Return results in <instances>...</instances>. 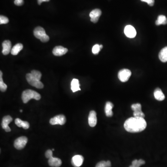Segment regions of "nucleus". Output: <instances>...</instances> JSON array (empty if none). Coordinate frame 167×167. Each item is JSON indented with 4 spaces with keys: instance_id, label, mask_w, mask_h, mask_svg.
Here are the masks:
<instances>
[{
    "instance_id": "nucleus-1",
    "label": "nucleus",
    "mask_w": 167,
    "mask_h": 167,
    "mask_svg": "<svg viewBox=\"0 0 167 167\" xmlns=\"http://www.w3.org/2000/svg\"><path fill=\"white\" fill-rule=\"evenodd\" d=\"M147 126V123L144 118L132 117L126 120L124 128L127 132L130 133H137L144 130Z\"/></svg>"
},
{
    "instance_id": "nucleus-2",
    "label": "nucleus",
    "mask_w": 167,
    "mask_h": 167,
    "mask_svg": "<svg viewBox=\"0 0 167 167\" xmlns=\"http://www.w3.org/2000/svg\"><path fill=\"white\" fill-rule=\"evenodd\" d=\"M21 99L23 102L26 103L31 99L39 100L41 99V96L37 92L30 89H27L23 91L21 95Z\"/></svg>"
},
{
    "instance_id": "nucleus-3",
    "label": "nucleus",
    "mask_w": 167,
    "mask_h": 167,
    "mask_svg": "<svg viewBox=\"0 0 167 167\" xmlns=\"http://www.w3.org/2000/svg\"><path fill=\"white\" fill-rule=\"evenodd\" d=\"M34 35L36 38L40 39L42 42H46L49 40V37L46 34L45 30L41 27H37L34 31Z\"/></svg>"
},
{
    "instance_id": "nucleus-4",
    "label": "nucleus",
    "mask_w": 167,
    "mask_h": 167,
    "mask_svg": "<svg viewBox=\"0 0 167 167\" xmlns=\"http://www.w3.org/2000/svg\"><path fill=\"white\" fill-rule=\"evenodd\" d=\"M26 77L27 80L30 85L38 89H42L43 88L44 85L43 83L41 82L40 80L34 77L31 73L27 74Z\"/></svg>"
},
{
    "instance_id": "nucleus-5",
    "label": "nucleus",
    "mask_w": 167,
    "mask_h": 167,
    "mask_svg": "<svg viewBox=\"0 0 167 167\" xmlns=\"http://www.w3.org/2000/svg\"><path fill=\"white\" fill-rule=\"evenodd\" d=\"M132 75V72L127 69H123L119 71L118 74L119 79L122 82H127Z\"/></svg>"
},
{
    "instance_id": "nucleus-6",
    "label": "nucleus",
    "mask_w": 167,
    "mask_h": 167,
    "mask_svg": "<svg viewBox=\"0 0 167 167\" xmlns=\"http://www.w3.org/2000/svg\"><path fill=\"white\" fill-rule=\"evenodd\" d=\"M27 141L28 139L26 136H20L18 137L14 142V147L17 150H22L25 147Z\"/></svg>"
},
{
    "instance_id": "nucleus-7",
    "label": "nucleus",
    "mask_w": 167,
    "mask_h": 167,
    "mask_svg": "<svg viewBox=\"0 0 167 167\" xmlns=\"http://www.w3.org/2000/svg\"><path fill=\"white\" fill-rule=\"evenodd\" d=\"M66 122V117L63 115H57L50 120V124L52 125H64Z\"/></svg>"
},
{
    "instance_id": "nucleus-8",
    "label": "nucleus",
    "mask_w": 167,
    "mask_h": 167,
    "mask_svg": "<svg viewBox=\"0 0 167 167\" xmlns=\"http://www.w3.org/2000/svg\"><path fill=\"white\" fill-rule=\"evenodd\" d=\"M132 110L134 111L133 115L134 117H140L144 118L145 115L142 111V106L140 103H137L133 104L131 106Z\"/></svg>"
},
{
    "instance_id": "nucleus-9",
    "label": "nucleus",
    "mask_w": 167,
    "mask_h": 167,
    "mask_svg": "<svg viewBox=\"0 0 167 167\" xmlns=\"http://www.w3.org/2000/svg\"><path fill=\"white\" fill-rule=\"evenodd\" d=\"M124 33L128 38H133L136 35L135 28L132 25H127L124 29Z\"/></svg>"
},
{
    "instance_id": "nucleus-10",
    "label": "nucleus",
    "mask_w": 167,
    "mask_h": 167,
    "mask_svg": "<svg viewBox=\"0 0 167 167\" xmlns=\"http://www.w3.org/2000/svg\"><path fill=\"white\" fill-rule=\"evenodd\" d=\"M101 14V10L100 9H95L93 10L90 13L91 21L94 23H97Z\"/></svg>"
},
{
    "instance_id": "nucleus-11",
    "label": "nucleus",
    "mask_w": 167,
    "mask_h": 167,
    "mask_svg": "<svg viewBox=\"0 0 167 167\" xmlns=\"http://www.w3.org/2000/svg\"><path fill=\"white\" fill-rule=\"evenodd\" d=\"M13 121V118L9 115L5 116L2 119V128L6 132H11V129L9 126V125Z\"/></svg>"
},
{
    "instance_id": "nucleus-12",
    "label": "nucleus",
    "mask_w": 167,
    "mask_h": 167,
    "mask_svg": "<svg viewBox=\"0 0 167 167\" xmlns=\"http://www.w3.org/2000/svg\"><path fill=\"white\" fill-rule=\"evenodd\" d=\"M97 118L96 112L94 111H91L88 117V124L90 126L94 127L97 125Z\"/></svg>"
},
{
    "instance_id": "nucleus-13",
    "label": "nucleus",
    "mask_w": 167,
    "mask_h": 167,
    "mask_svg": "<svg viewBox=\"0 0 167 167\" xmlns=\"http://www.w3.org/2000/svg\"><path fill=\"white\" fill-rule=\"evenodd\" d=\"M84 158L81 155H75L71 159V164L74 167H79L82 165Z\"/></svg>"
},
{
    "instance_id": "nucleus-14",
    "label": "nucleus",
    "mask_w": 167,
    "mask_h": 167,
    "mask_svg": "<svg viewBox=\"0 0 167 167\" xmlns=\"http://www.w3.org/2000/svg\"><path fill=\"white\" fill-rule=\"evenodd\" d=\"M68 49L62 46H55L53 50V53L56 56H61L66 54Z\"/></svg>"
},
{
    "instance_id": "nucleus-15",
    "label": "nucleus",
    "mask_w": 167,
    "mask_h": 167,
    "mask_svg": "<svg viewBox=\"0 0 167 167\" xmlns=\"http://www.w3.org/2000/svg\"><path fill=\"white\" fill-rule=\"evenodd\" d=\"M2 53L4 55H7L11 52V51L12 44L10 41L9 40L4 41L2 43Z\"/></svg>"
},
{
    "instance_id": "nucleus-16",
    "label": "nucleus",
    "mask_w": 167,
    "mask_h": 167,
    "mask_svg": "<svg viewBox=\"0 0 167 167\" xmlns=\"http://www.w3.org/2000/svg\"><path fill=\"white\" fill-rule=\"evenodd\" d=\"M49 164L50 166L52 167H60L62 164V161L58 158H53L51 156L49 158Z\"/></svg>"
},
{
    "instance_id": "nucleus-17",
    "label": "nucleus",
    "mask_w": 167,
    "mask_h": 167,
    "mask_svg": "<svg viewBox=\"0 0 167 167\" xmlns=\"http://www.w3.org/2000/svg\"><path fill=\"white\" fill-rule=\"evenodd\" d=\"M113 106H114V105L111 102H107L106 103L104 111H105V114L107 117H111L113 116L112 109H113Z\"/></svg>"
},
{
    "instance_id": "nucleus-18",
    "label": "nucleus",
    "mask_w": 167,
    "mask_h": 167,
    "mask_svg": "<svg viewBox=\"0 0 167 167\" xmlns=\"http://www.w3.org/2000/svg\"><path fill=\"white\" fill-rule=\"evenodd\" d=\"M154 98L158 101H162L165 99V95L160 88H157L154 93Z\"/></svg>"
},
{
    "instance_id": "nucleus-19",
    "label": "nucleus",
    "mask_w": 167,
    "mask_h": 167,
    "mask_svg": "<svg viewBox=\"0 0 167 167\" xmlns=\"http://www.w3.org/2000/svg\"><path fill=\"white\" fill-rule=\"evenodd\" d=\"M15 124L19 127H22L25 129H28L29 128V124L28 122L22 121L20 118L16 119Z\"/></svg>"
},
{
    "instance_id": "nucleus-20",
    "label": "nucleus",
    "mask_w": 167,
    "mask_h": 167,
    "mask_svg": "<svg viewBox=\"0 0 167 167\" xmlns=\"http://www.w3.org/2000/svg\"><path fill=\"white\" fill-rule=\"evenodd\" d=\"M160 60L163 63L167 62V46L162 49L159 53Z\"/></svg>"
},
{
    "instance_id": "nucleus-21",
    "label": "nucleus",
    "mask_w": 167,
    "mask_h": 167,
    "mask_svg": "<svg viewBox=\"0 0 167 167\" xmlns=\"http://www.w3.org/2000/svg\"><path fill=\"white\" fill-rule=\"evenodd\" d=\"M23 45L21 43L16 44L12 48L11 53L13 55H16L23 49Z\"/></svg>"
},
{
    "instance_id": "nucleus-22",
    "label": "nucleus",
    "mask_w": 167,
    "mask_h": 167,
    "mask_svg": "<svg viewBox=\"0 0 167 167\" xmlns=\"http://www.w3.org/2000/svg\"><path fill=\"white\" fill-rule=\"evenodd\" d=\"M79 81L78 79L74 78L71 82V89L74 93L77 92L78 91H80V87H79Z\"/></svg>"
},
{
    "instance_id": "nucleus-23",
    "label": "nucleus",
    "mask_w": 167,
    "mask_h": 167,
    "mask_svg": "<svg viewBox=\"0 0 167 167\" xmlns=\"http://www.w3.org/2000/svg\"><path fill=\"white\" fill-rule=\"evenodd\" d=\"M155 23H156V25L157 26L167 24V17L163 15H160L158 16V20H156Z\"/></svg>"
},
{
    "instance_id": "nucleus-24",
    "label": "nucleus",
    "mask_w": 167,
    "mask_h": 167,
    "mask_svg": "<svg viewBox=\"0 0 167 167\" xmlns=\"http://www.w3.org/2000/svg\"><path fill=\"white\" fill-rule=\"evenodd\" d=\"M7 85L3 82L2 79V71H0V90L2 92H5L7 90Z\"/></svg>"
},
{
    "instance_id": "nucleus-25",
    "label": "nucleus",
    "mask_w": 167,
    "mask_h": 167,
    "mask_svg": "<svg viewBox=\"0 0 167 167\" xmlns=\"http://www.w3.org/2000/svg\"><path fill=\"white\" fill-rule=\"evenodd\" d=\"M145 162L142 159H140L139 160H134L132 162V165L129 167H140L141 165L145 164Z\"/></svg>"
},
{
    "instance_id": "nucleus-26",
    "label": "nucleus",
    "mask_w": 167,
    "mask_h": 167,
    "mask_svg": "<svg viewBox=\"0 0 167 167\" xmlns=\"http://www.w3.org/2000/svg\"><path fill=\"white\" fill-rule=\"evenodd\" d=\"M31 74L35 78H36V79H38V80H40L41 79V78H42V73L40 72V71H38L35 70H32L31 72Z\"/></svg>"
},
{
    "instance_id": "nucleus-27",
    "label": "nucleus",
    "mask_w": 167,
    "mask_h": 167,
    "mask_svg": "<svg viewBox=\"0 0 167 167\" xmlns=\"http://www.w3.org/2000/svg\"><path fill=\"white\" fill-rule=\"evenodd\" d=\"M100 50V45L99 44L95 45L92 49V52L94 54H98Z\"/></svg>"
},
{
    "instance_id": "nucleus-28",
    "label": "nucleus",
    "mask_w": 167,
    "mask_h": 167,
    "mask_svg": "<svg viewBox=\"0 0 167 167\" xmlns=\"http://www.w3.org/2000/svg\"><path fill=\"white\" fill-rule=\"evenodd\" d=\"M9 20L7 17L5 16H0V24H5L9 23Z\"/></svg>"
},
{
    "instance_id": "nucleus-29",
    "label": "nucleus",
    "mask_w": 167,
    "mask_h": 167,
    "mask_svg": "<svg viewBox=\"0 0 167 167\" xmlns=\"http://www.w3.org/2000/svg\"><path fill=\"white\" fill-rule=\"evenodd\" d=\"M96 167H107L106 166V162L104 161L100 162H98L96 165Z\"/></svg>"
},
{
    "instance_id": "nucleus-30",
    "label": "nucleus",
    "mask_w": 167,
    "mask_h": 167,
    "mask_svg": "<svg viewBox=\"0 0 167 167\" xmlns=\"http://www.w3.org/2000/svg\"><path fill=\"white\" fill-rule=\"evenodd\" d=\"M14 3L16 6H22L24 3V0H15L14 1Z\"/></svg>"
},
{
    "instance_id": "nucleus-31",
    "label": "nucleus",
    "mask_w": 167,
    "mask_h": 167,
    "mask_svg": "<svg viewBox=\"0 0 167 167\" xmlns=\"http://www.w3.org/2000/svg\"><path fill=\"white\" fill-rule=\"evenodd\" d=\"M143 2H145L148 3L150 6H153L154 5V0H141Z\"/></svg>"
},
{
    "instance_id": "nucleus-32",
    "label": "nucleus",
    "mask_w": 167,
    "mask_h": 167,
    "mask_svg": "<svg viewBox=\"0 0 167 167\" xmlns=\"http://www.w3.org/2000/svg\"><path fill=\"white\" fill-rule=\"evenodd\" d=\"M53 156V152L52 151L50 150H47L46 152H45V156L46 158L49 159L51 156Z\"/></svg>"
},
{
    "instance_id": "nucleus-33",
    "label": "nucleus",
    "mask_w": 167,
    "mask_h": 167,
    "mask_svg": "<svg viewBox=\"0 0 167 167\" xmlns=\"http://www.w3.org/2000/svg\"><path fill=\"white\" fill-rule=\"evenodd\" d=\"M50 0H37L38 1V3L39 5H41L42 4V2H48L50 1Z\"/></svg>"
},
{
    "instance_id": "nucleus-34",
    "label": "nucleus",
    "mask_w": 167,
    "mask_h": 167,
    "mask_svg": "<svg viewBox=\"0 0 167 167\" xmlns=\"http://www.w3.org/2000/svg\"><path fill=\"white\" fill-rule=\"evenodd\" d=\"M106 166H107V167H111V162L110 161H106Z\"/></svg>"
},
{
    "instance_id": "nucleus-35",
    "label": "nucleus",
    "mask_w": 167,
    "mask_h": 167,
    "mask_svg": "<svg viewBox=\"0 0 167 167\" xmlns=\"http://www.w3.org/2000/svg\"><path fill=\"white\" fill-rule=\"evenodd\" d=\"M100 49L101 50L102 49H103V45H100Z\"/></svg>"
},
{
    "instance_id": "nucleus-36",
    "label": "nucleus",
    "mask_w": 167,
    "mask_h": 167,
    "mask_svg": "<svg viewBox=\"0 0 167 167\" xmlns=\"http://www.w3.org/2000/svg\"><path fill=\"white\" fill-rule=\"evenodd\" d=\"M20 111V112H22V110H21Z\"/></svg>"
},
{
    "instance_id": "nucleus-37",
    "label": "nucleus",
    "mask_w": 167,
    "mask_h": 167,
    "mask_svg": "<svg viewBox=\"0 0 167 167\" xmlns=\"http://www.w3.org/2000/svg\"><path fill=\"white\" fill-rule=\"evenodd\" d=\"M52 151H54V149H53Z\"/></svg>"
}]
</instances>
